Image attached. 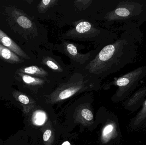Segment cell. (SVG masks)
I'll return each mask as SVG.
<instances>
[{
	"label": "cell",
	"mask_w": 146,
	"mask_h": 145,
	"mask_svg": "<svg viewBox=\"0 0 146 145\" xmlns=\"http://www.w3.org/2000/svg\"><path fill=\"white\" fill-rule=\"evenodd\" d=\"M17 73H23L35 77L57 80L60 81L63 80L56 76L47 68L39 65L22 67L18 70Z\"/></svg>",
	"instance_id": "cell-10"
},
{
	"label": "cell",
	"mask_w": 146,
	"mask_h": 145,
	"mask_svg": "<svg viewBox=\"0 0 146 145\" xmlns=\"http://www.w3.org/2000/svg\"><path fill=\"white\" fill-rule=\"evenodd\" d=\"M61 145H71V144L68 141H66L64 142Z\"/></svg>",
	"instance_id": "cell-22"
},
{
	"label": "cell",
	"mask_w": 146,
	"mask_h": 145,
	"mask_svg": "<svg viewBox=\"0 0 146 145\" xmlns=\"http://www.w3.org/2000/svg\"><path fill=\"white\" fill-rule=\"evenodd\" d=\"M142 127L146 128V119L145 122H144V124H143V126H142Z\"/></svg>",
	"instance_id": "cell-23"
},
{
	"label": "cell",
	"mask_w": 146,
	"mask_h": 145,
	"mask_svg": "<svg viewBox=\"0 0 146 145\" xmlns=\"http://www.w3.org/2000/svg\"><path fill=\"white\" fill-rule=\"evenodd\" d=\"M17 73L21 80L26 86L36 92L42 90H44V92L47 90L50 91L52 89L53 90L56 85L62 81L35 77L23 73Z\"/></svg>",
	"instance_id": "cell-8"
},
{
	"label": "cell",
	"mask_w": 146,
	"mask_h": 145,
	"mask_svg": "<svg viewBox=\"0 0 146 145\" xmlns=\"http://www.w3.org/2000/svg\"><path fill=\"white\" fill-rule=\"evenodd\" d=\"M137 51V46L133 38L122 35L102 47L84 70L102 81L133 62Z\"/></svg>",
	"instance_id": "cell-1"
},
{
	"label": "cell",
	"mask_w": 146,
	"mask_h": 145,
	"mask_svg": "<svg viewBox=\"0 0 146 145\" xmlns=\"http://www.w3.org/2000/svg\"><path fill=\"white\" fill-rule=\"evenodd\" d=\"M119 135L117 125L115 122H112L106 125L103 129L102 138L104 141H109L112 138H115Z\"/></svg>",
	"instance_id": "cell-16"
},
{
	"label": "cell",
	"mask_w": 146,
	"mask_h": 145,
	"mask_svg": "<svg viewBox=\"0 0 146 145\" xmlns=\"http://www.w3.org/2000/svg\"><path fill=\"white\" fill-rule=\"evenodd\" d=\"M38 61L39 65L47 68L62 80L69 75L72 71L70 65L66 64L60 56L47 48L40 50Z\"/></svg>",
	"instance_id": "cell-6"
},
{
	"label": "cell",
	"mask_w": 146,
	"mask_h": 145,
	"mask_svg": "<svg viewBox=\"0 0 146 145\" xmlns=\"http://www.w3.org/2000/svg\"><path fill=\"white\" fill-rule=\"evenodd\" d=\"M78 117L82 123L90 124L93 121L94 116L92 112L87 108H82L78 112Z\"/></svg>",
	"instance_id": "cell-17"
},
{
	"label": "cell",
	"mask_w": 146,
	"mask_h": 145,
	"mask_svg": "<svg viewBox=\"0 0 146 145\" xmlns=\"http://www.w3.org/2000/svg\"><path fill=\"white\" fill-rule=\"evenodd\" d=\"M146 99V85L140 88L124 100L123 106L128 111H136L141 108Z\"/></svg>",
	"instance_id": "cell-9"
},
{
	"label": "cell",
	"mask_w": 146,
	"mask_h": 145,
	"mask_svg": "<svg viewBox=\"0 0 146 145\" xmlns=\"http://www.w3.org/2000/svg\"><path fill=\"white\" fill-rule=\"evenodd\" d=\"M92 0H76L74 1L76 7L80 10H84L90 6Z\"/></svg>",
	"instance_id": "cell-20"
},
{
	"label": "cell",
	"mask_w": 146,
	"mask_h": 145,
	"mask_svg": "<svg viewBox=\"0 0 146 145\" xmlns=\"http://www.w3.org/2000/svg\"><path fill=\"white\" fill-rule=\"evenodd\" d=\"M146 76V66H140L104 84L103 88L107 90L111 86L117 87V90L112 96V99L115 102L124 100L131 95Z\"/></svg>",
	"instance_id": "cell-5"
},
{
	"label": "cell",
	"mask_w": 146,
	"mask_h": 145,
	"mask_svg": "<svg viewBox=\"0 0 146 145\" xmlns=\"http://www.w3.org/2000/svg\"><path fill=\"white\" fill-rule=\"evenodd\" d=\"M15 20L17 24L23 29L31 31L36 36L38 35L39 30L38 27H36V24L29 17L24 14H19L15 18Z\"/></svg>",
	"instance_id": "cell-14"
},
{
	"label": "cell",
	"mask_w": 146,
	"mask_h": 145,
	"mask_svg": "<svg viewBox=\"0 0 146 145\" xmlns=\"http://www.w3.org/2000/svg\"><path fill=\"white\" fill-rule=\"evenodd\" d=\"M13 95L16 100L21 104L25 113L29 112L35 106V102L34 100L21 92H15Z\"/></svg>",
	"instance_id": "cell-15"
},
{
	"label": "cell",
	"mask_w": 146,
	"mask_h": 145,
	"mask_svg": "<svg viewBox=\"0 0 146 145\" xmlns=\"http://www.w3.org/2000/svg\"><path fill=\"white\" fill-rule=\"evenodd\" d=\"M61 41L60 43L58 44H53L50 43L47 44L46 48L51 51L56 50L67 56L70 59V66L72 70L84 69L102 48V46H100L94 50L82 54L79 50L84 49V46L81 47L80 45L68 40H61Z\"/></svg>",
	"instance_id": "cell-4"
},
{
	"label": "cell",
	"mask_w": 146,
	"mask_h": 145,
	"mask_svg": "<svg viewBox=\"0 0 146 145\" xmlns=\"http://www.w3.org/2000/svg\"><path fill=\"white\" fill-rule=\"evenodd\" d=\"M73 24V28L62 34L61 40L89 42L99 46L113 42V34L88 20H80L74 22Z\"/></svg>",
	"instance_id": "cell-3"
},
{
	"label": "cell",
	"mask_w": 146,
	"mask_h": 145,
	"mask_svg": "<svg viewBox=\"0 0 146 145\" xmlns=\"http://www.w3.org/2000/svg\"><path fill=\"white\" fill-rule=\"evenodd\" d=\"M101 81L84 69H75L51 93L44 96L45 102L56 104L84 92L98 91L102 87Z\"/></svg>",
	"instance_id": "cell-2"
},
{
	"label": "cell",
	"mask_w": 146,
	"mask_h": 145,
	"mask_svg": "<svg viewBox=\"0 0 146 145\" xmlns=\"http://www.w3.org/2000/svg\"><path fill=\"white\" fill-rule=\"evenodd\" d=\"M0 58L11 64H19L24 62L23 58L7 48L0 44Z\"/></svg>",
	"instance_id": "cell-13"
},
{
	"label": "cell",
	"mask_w": 146,
	"mask_h": 145,
	"mask_svg": "<svg viewBox=\"0 0 146 145\" xmlns=\"http://www.w3.org/2000/svg\"><path fill=\"white\" fill-rule=\"evenodd\" d=\"M59 0H42L37 6L38 10L40 13H44L57 4Z\"/></svg>",
	"instance_id": "cell-18"
},
{
	"label": "cell",
	"mask_w": 146,
	"mask_h": 145,
	"mask_svg": "<svg viewBox=\"0 0 146 145\" xmlns=\"http://www.w3.org/2000/svg\"><path fill=\"white\" fill-rule=\"evenodd\" d=\"M46 116L44 112L42 111H37L34 112L32 117L33 123L36 125H42L44 123Z\"/></svg>",
	"instance_id": "cell-19"
},
{
	"label": "cell",
	"mask_w": 146,
	"mask_h": 145,
	"mask_svg": "<svg viewBox=\"0 0 146 145\" xmlns=\"http://www.w3.org/2000/svg\"><path fill=\"white\" fill-rule=\"evenodd\" d=\"M146 119V99L142 106L136 115L129 123V128L132 131H135L142 127Z\"/></svg>",
	"instance_id": "cell-12"
},
{
	"label": "cell",
	"mask_w": 146,
	"mask_h": 145,
	"mask_svg": "<svg viewBox=\"0 0 146 145\" xmlns=\"http://www.w3.org/2000/svg\"><path fill=\"white\" fill-rule=\"evenodd\" d=\"M0 44L7 48L19 57L25 59L31 60V58L6 33L0 29Z\"/></svg>",
	"instance_id": "cell-11"
},
{
	"label": "cell",
	"mask_w": 146,
	"mask_h": 145,
	"mask_svg": "<svg viewBox=\"0 0 146 145\" xmlns=\"http://www.w3.org/2000/svg\"><path fill=\"white\" fill-rule=\"evenodd\" d=\"M52 135V131L50 129H47L44 132L43 135V139L44 142H47L49 140Z\"/></svg>",
	"instance_id": "cell-21"
},
{
	"label": "cell",
	"mask_w": 146,
	"mask_h": 145,
	"mask_svg": "<svg viewBox=\"0 0 146 145\" xmlns=\"http://www.w3.org/2000/svg\"><path fill=\"white\" fill-rule=\"evenodd\" d=\"M143 7L140 3L133 1H124L118 3L115 8L106 13L105 18L109 21L129 18L140 14Z\"/></svg>",
	"instance_id": "cell-7"
}]
</instances>
